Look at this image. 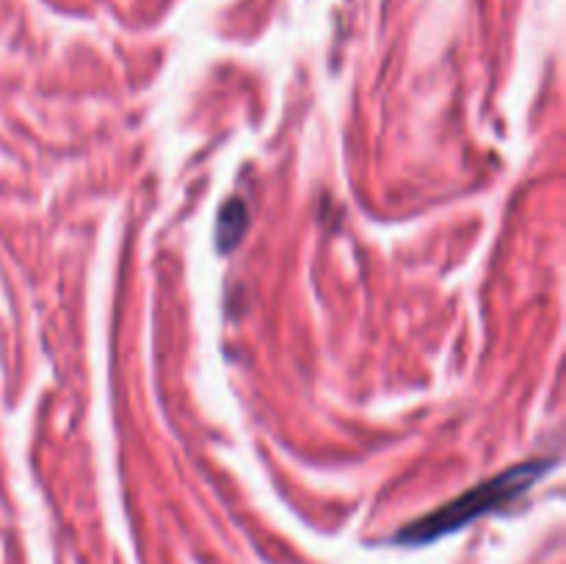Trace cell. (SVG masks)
Returning <instances> with one entry per match:
<instances>
[{"instance_id": "obj_1", "label": "cell", "mask_w": 566, "mask_h": 564, "mask_svg": "<svg viewBox=\"0 0 566 564\" xmlns=\"http://www.w3.org/2000/svg\"><path fill=\"white\" fill-rule=\"evenodd\" d=\"M551 468V459H534V462L514 464V468L503 470V473L492 476L484 484L473 487V490H468L464 495H459L457 501L446 503V506H440L437 512L409 523L407 529L398 534V542L423 545V542L440 540V536L451 534V531L464 529V525L473 523L475 518H484L492 509L503 506V503L523 495V492L531 490V487H534Z\"/></svg>"}, {"instance_id": "obj_2", "label": "cell", "mask_w": 566, "mask_h": 564, "mask_svg": "<svg viewBox=\"0 0 566 564\" xmlns=\"http://www.w3.org/2000/svg\"><path fill=\"white\" fill-rule=\"evenodd\" d=\"M249 227V210L241 199H230L224 205L219 216V243L221 249H230L241 241V236L247 232Z\"/></svg>"}]
</instances>
